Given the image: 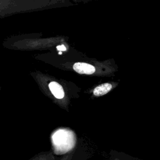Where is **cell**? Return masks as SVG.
Returning a JSON list of instances; mask_svg holds the SVG:
<instances>
[{"mask_svg":"<svg viewBox=\"0 0 160 160\" xmlns=\"http://www.w3.org/2000/svg\"><path fill=\"white\" fill-rule=\"evenodd\" d=\"M73 69L79 74H92L95 72L93 66L85 62H76L73 65Z\"/></svg>","mask_w":160,"mask_h":160,"instance_id":"6da1fadb","label":"cell"},{"mask_svg":"<svg viewBox=\"0 0 160 160\" xmlns=\"http://www.w3.org/2000/svg\"><path fill=\"white\" fill-rule=\"evenodd\" d=\"M112 88V85L109 83H104L98 86H97L93 91V94L96 96H101L106 94Z\"/></svg>","mask_w":160,"mask_h":160,"instance_id":"277c9868","label":"cell"},{"mask_svg":"<svg viewBox=\"0 0 160 160\" xmlns=\"http://www.w3.org/2000/svg\"><path fill=\"white\" fill-rule=\"evenodd\" d=\"M113 160H120V159H119L118 158H115L114 159H113Z\"/></svg>","mask_w":160,"mask_h":160,"instance_id":"52a82bcc","label":"cell"},{"mask_svg":"<svg viewBox=\"0 0 160 160\" xmlns=\"http://www.w3.org/2000/svg\"><path fill=\"white\" fill-rule=\"evenodd\" d=\"M62 54V52H61V51H59V54Z\"/></svg>","mask_w":160,"mask_h":160,"instance_id":"ba28073f","label":"cell"},{"mask_svg":"<svg viewBox=\"0 0 160 160\" xmlns=\"http://www.w3.org/2000/svg\"><path fill=\"white\" fill-rule=\"evenodd\" d=\"M58 159L52 151H49L39 152L32 156L29 160H58Z\"/></svg>","mask_w":160,"mask_h":160,"instance_id":"3957f363","label":"cell"},{"mask_svg":"<svg viewBox=\"0 0 160 160\" xmlns=\"http://www.w3.org/2000/svg\"><path fill=\"white\" fill-rule=\"evenodd\" d=\"M73 154L74 152H69L61 156L60 158H59L58 160H71L73 157Z\"/></svg>","mask_w":160,"mask_h":160,"instance_id":"5b68a950","label":"cell"},{"mask_svg":"<svg viewBox=\"0 0 160 160\" xmlns=\"http://www.w3.org/2000/svg\"><path fill=\"white\" fill-rule=\"evenodd\" d=\"M56 48H57V49L59 50V51H66V47H65L64 45H59V46H58Z\"/></svg>","mask_w":160,"mask_h":160,"instance_id":"8992f818","label":"cell"},{"mask_svg":"<svg viewBox=\"0 0 160 160\" xmlns=\"http://www.w3.org/2000/svg\"><path fill=\"white\" fill-rule=\"evenodd\" d=\"M49 88L52 94L58 99H62L64 96V92L62 87L59 83L52 81L49 83Z\"/></svg>","mask_w":160,"mask_h":160,"instance_id":"7a4b0ae2","label":"cell"}]
</instances>
